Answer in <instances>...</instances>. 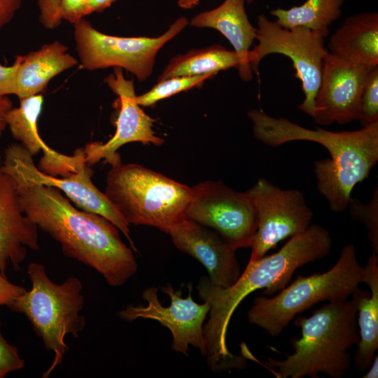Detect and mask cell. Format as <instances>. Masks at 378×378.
<instances>
[{"label":"cell","instance_id":"cell-1","mask_svg":"<svg viewBox=\"0 0 378 378\" xmlns=\"http://www.w3.org/2000/svg\"><path fill=\"white\" fill-rule=\"evenodd\" d=\"M2 169L15 182L24 214L58 242L66 256L95 270L113 287L136 274L132 248L122 241L120 230L110 220L75 207L59 190L28 178L5 156Z\"/></svg>","mask_w":378,"mask_h":378},{"label":"cell","instance_id":"cell-2","mask_svg":"<svg viewBox=\"0 0 378 378\" xmlns=\"http://www.w3.org/2000/svg\"><path fill=\"white\" fill-rule=\"evenodd\" d=\"M248 117L254 136L268 146L309 141L328 150L331 158L315 161L314 168L318 190L332 212L346 209L354 188L368 178L378 161V122L355 131L332 132L307 129L258 109L250 110Z\"/></svg>","mask_w":378,"mask_h":378},{"label":"cell","instance_id":"cell-3","mask_svg":"<svg viewBox=\"0 0 378 378\" xmlns=\"http://www.w3.org/2000/svg\"><path fill=\"white\" fill-rule=\"evenodd\" d=\"M332 244L330 232L314 224L290 237L276 253L248 262L239 278L230 287L216 286L208 276H202L197 285L198 295L209 306V318L203 327L206 347L214 352L225 351L230 321L246 297L262 288L266 295L281 290L298 267L328 255Z\"/></svg>","mask_w":378,"mask_h":378},{"label":"cell","instance_id":"cell-4","mask_svg":"<svg viewBox=\"0 0 378 378\" xmlns=\"http://www.w3.org/2000/svg\"><path fill=\"white\" fill-rule=\"evenodd\" d=\"M351 296L328 302L309 317L296 318L301 337L290 340L294 353L281 360L269 357L262 365L277 378H317L318 373L342 377L351 365L348 350L359 341L357 301Z\"/></svg>","mask_w":378,"mask_h":378},{"label":"cell","instance_id":"cell-5","mask_svg":"<svg viewBox=\"0 0 378 378\" xmlns=\"http://www.w3.org/2000/svg\"><path fill=\"white\" fill-rule=\"evenodd\" d=\"M27 274L31 289L17 297L8 307L23 314L46 349L54 353L52 364L42 375L48 378L69 350L65 337L71 334L78 337L85 327L86 318L80 314L85 302L83 284L76 276L55 284L48 276L44 265L38 262L30 263Z\"/></svg>","mask_w":378,"mask_h":378},{"label":"cell","instance_id":"cell-6","mask_svg":"<svg viewBox=\"0 0 378 378\" xmlns=\"http://www.w3.org/2000/svg\"><path fill=\"white\" fill-rule=\"evenodd\" d=\"M104 195L130 225L167 232L186 217L191 188L138 164L111 166Z\"/></svg>","mask_w":378,"mask_h":378},{"label":"cell","instance_id":"cell-7","mask_svg":"<svg viewBox=\"0 0 378 378\" xmlns=\"http://www.w3.org/2000/svg\"><path fill=\"white\" fill-rule=\"evenodd\" d=\"M363 277L364 268L356 258L354 245L346 244L337 261L327 272L298 275L274 297L255 298L247 314L248 320L271 337H276L297 314L316 304L347 300L359 288Z\"/></svg>","mask_w":378,"mask_h":378},{"label":"cell","instance_id":"cell-8","mask_svg":"<svg viewBox=\"0 0 378 378\" xmlns=\"http://www.w3.org/2000/svg\"><path fill=\"white\" fill-rule=\"evenodd\" d=\"M188 24V19L181 17L155 38L120 37L103 34L82 18L74 24L80 67L88 71L120 67L133 74L139 81H144L153 72L158 52Z\"/></svg>","mask_w":378,"mask_h":378},{"label":"cell","instance_id":"cell-9","mask_svg":"<svg viewBox=\"0 0 378 378\" xmlns=\"http://www.w3.org/2000/svg\"><path fill=\"white\" fill-rule=\"evenodd\" d=\"M257 24L255 39L258 44L248 53L252 71L258 73V65L267 55L277 53L288 57L304 93V99L298 108L313 117L323 59L328 52L324 46V37L319 32L304 27L284 28L263 14L258 16Z\"/></svg>","mask_w":378,"mask_h":378},{"label":"cell","instance_id":"cell-10","mask_svg":"<svg viewBox=\"0 0 378 378\" xmlns=\"http://www.w3.org/2000/svg\"><path fill=\"white\" fill-rule=\"evenodd\" d=\"M191 190L188 219L213 230L236 250L251 247L258 223L247 192H237L220 181L201 182Z\"/></svg>","mask_w":378,"mask_h":378},{"label":"cell","instance_id":"cell-11","mask_svg":"<svg viewBox=\"0 0 378 378\" xmlns=\"http://www.w3.org/2000/svg\"><path fill=\"white\" fill-rule=\"evenodd\" d=\"M246 192L253 202L258 223L248 262L262 258L279 241L310 225L314 214L300 190L282 189L260 178Z\"/></svg>","mask_w":378,"mask_h":378},{"label":"cell","instance_id":"cell-12","mask_svg":"<svg viewBox=\"0 0 378 378\" xmlns=\"http://www.w3.org/2000/svg\"><path fill=\"white\" fill-rule=\"evenodd\" d=\"M188 288V296L183 298L181 290H175L170 284L161 287L162 292L170 298L168 307L163 306L159 301L157 288H148L142 293V298L148 304H130L119 312V316L127 321L139 318L158 321L170 330L173 337L172 350L188 356V347L191 345L204 356L203 327L209 306L206 302L198 304L195 302L191 295L192 284H189Z\"/></svg>","mask_w":378,"mask_h":378},{"label":"cell","instance_id":"cell-13","mask_svg":"<svg viewBox=\"0 0 378 378\" xmlns=\"http://www.w3.org/2000/svg\"><path fill=\"white\" fill-rule=\"evenodd\" d=\"M373 67L328 52L323 59L321 81L314 102L312 118L315 122L320 125L333 122L345 125L358 120L362 91Z\"/></svg>","mask_w":378,"mask_h":378},{"label":"cell","instance_id":"cell-14","mask_svg":"<svg viewBox=\"0 0 378 378\" xmlns=\"http://www.w3.org/2000/svg\"><path fill=\"white\" fill-rule=\"evenodd\" d=\"M104 82L118 96L119 113L115 132L108 141L88 143L83 148L86 163L91 167L102 160L111 166L121 163L117 150L126 144L141 142L161 146L164 142L153 130L155 119L136 103L134 82L125 78L122 69L113 67V74L105 78Z\"/></svg>","mask_w":378,"mask_h":378},{"label":"cell","instance_id":"cell-15","mask_svg":"<svg viewBox=\"0 0 378 378\" xmlns=\"http://www.w3.org/2000/svg\"><path fill=\"white\" fill-rule=\"evenodd\" d=\"M4 156L12 160L28 178L59 190L79 209L99 214L110 220L127 239L131 248L136 251L130 236V225L104 193L94 185L91 179L94 171L86 162L76 172L59 178L40 171L34 164L33 156L19 143L8 145L4 150Z\"/></svg>","mask_w":378,"mask_h":378},{"label":"cell","instance_id":"cell-16","mask_svg":"<svg viewBox=\"0 0 378 378\" xmlns=\"http://www.w3.org/2000/svg\"><path fill=\"white\" fill-rule=\"evenodd\" d=\"M167 233L178 250L204 265L213 284L227 288L239 278L236 249L213 230L184 218Z\"/></svg>","mask_w":378,"mask_h":378},{"label":"cell","instance_id":"cell-17","mask_svg":"<svg viewBox=\"0 0 378 378\" xmlns=\"http://www.w3.org/2000/svg\"><path fill=\"white\" fill-rule=\"evenodd\" d=\"M43 104L42 94L20 99V106L13 107L6 115L7 127L13 139L33 157L43 151L37 167L40 171L52 176L65 177L76 172L85 162L84 149H76L72 155H64L43 141L37 125Z\"/></svg>","mask_w":378,"mask_h":378},{"label":"cell","instance_id":"cell-18","mask_svg":"<svg viewBox=\"0 0 378 378\" xmlns=\"http://www.w3.org/2000/svg\"><path fill=\"white\" fill-rule=\"evenodd\" d=\"M27 248L39 250L37 226L22 211L15 184L2 169L0 155V273L9 264L20 270Z\"/></svg>","mask_w":378,"mask_h":378},{"label":"cell","instance_id":"cell-19","mask_svg":"<svg viewBox=\"0 0 378 378\" xmlns=\"http://www.w3.org/2000/svg\"><path fill=\"white\" fill-rule=\"evenodd\" d=\"M68 50V46L55 41L25 55L15 56L18 66L14 94L20 99L43 94L52 78L78 64V60Z\"/></svg>","mask_w":378,"mask_h":378},{"label":"cell","instance_id":"cell-20","mask_svg":"<svg viewBox=\"0 0 378 378\" xmlns=\"http://www.w3.org/2000/svg\"><path fill=\"white\" fill-rule=\"evenodd\" d=\"M196 27H209L219 31L230 41L239 59V75L244 81L252 78L248 62L250 48L255 39V28L249 22L244 0H225L217 8L200 13L190 20Z\"/></svg>","mask_w":378,"mask_h":378},{"label":"cell","instance_id":"cell-21","mask_svg":"<svg viewBox=\"0 0 378 378\" xmlns=\"http://www.w3.org/2000/svg\"><path fill=\"white\" fill-rule=\"evenodd\" d=\"M330 53L347 61L378 66V14L365 12L351 15L332 35Z\"/></svg>","mask_w":378,"mask_h":378},{"label":"cell","instance_id":"cell-22","mask_svg":"<svg viewBox=\"0 0 378 378\" xmlns=\"http://www.w3.org/2000/svg\"><path fill=\"white\" fill-rule=\"evenodd\" d=\"M364 268L363 283L370 291L359 288L352 294L357 301V324L359 341L354 365L365 372L372 364L378 349V255L372 253Z\"/></svg>","mask_w":378,"mask_h":378},{"label":"cell","instance_id":"cell-23","mask_svg":"<svg viewBox=\"0 0 378 378\" xmlns=\"http://www.w3.org/2000/svg\"><path fill=\"white\" fill-rule=\"evenodd\" d=\"M239 59L234 51L220 45L195 49L171 59L158 82L172 77L216 74L230 68L238 69Z\"/></svg>","mask_w":378,"mask_h":378},{"label":"cell","instance_id":"cell-24","mask_svg":"<svg viewBox=\"0 0 378 378\" xmlns=\"http://www.w3.org/2000/svg\"><path fill=\"white\" fill-rule=\"evenodd\" d=\"M344 0H307L303 4L289 9L276 8L271 15L281 27L291 29L304 27L319 32L324 38L328 34V26L341 15Z\"/></svg>","mask_w":378,"mask_h":378},{"label":"cell","instance_id":"cell-25","mask_svg":"<svg viewBox=\"0 0 378 378\" xmlns=\"http://www.w3.org/2000/svg\"><path fill=\"white\" fill-rule=\"evenodd\" d=\"M214 76L215 74H204L190 76H176L158 81L147 92L136 95V102L139 106H150L160 100L195 87H200L206 79Z\"/></svg>","mask_w":378,"mask_h":378},{"label":"cell","instance_id":"cell-26","mask_svg":"<svg viewBox=\"0 0 378 378\" xmlns=\"http://www.w3.org/2000/svg\"><path fill=\"white\" fill-rule=\"evenodd\" d=\"M348 207L352 219L363 223L367 229L372 253L378 255V188H374L370 200L363 204L351 197Z\"/></svg>","mask_w":378,"mask_h":378},{"label":"cell","instance_id":"cell-27","mask_svg":"<svg viewBox=\"0 0 378 378\" xmlns=\"http://www.w3.org/2000/svg\"><path fill=\"white\" fill-rule=\"evenodd\" d=\"M358 120L362 127L378 122V66L369 71L362 91Z\"/></svg>","mask_w":378,"mask_h":378},{"label":"cell","instance_id":"cell-28","mask_svg":"<svg viewBox=\"0 0 378 378\" xmlns=\"http://www.w3.org/2000/svg\"><path fill=\"white\" fill-rule=\"evenodd\" d=\"M1 325V324H0ZM17 348L9 344L3 337L0 329V376L4 377L9 372L24 367Z\"/></svg>","mask_w":378,"mask_h":378},{"label":"cell","instance_id":"cell-29","mask_svg":"<svg viewBox=\"0 0 378 378\" xmlns=\"http://www.w3.org/2000/svg\"><path fill=\"white\" fill-rule=\"evenodd\" d=\"M59 14L62 20L74 24L91 14L89 0H59Z\"/></svg>","mask_w":378,"mask_h":378},{"label":"cell","instance_id":"cell-30","mask_svg":"<svg viewBox=\"0 0 378 378\" xmlns=\"http://www.w3.org/2000/svg\"><path fill=\"white\" fill-rule=\"evenodd\" d=\"M39 21L46 29H54L62 22L59 0H38Z\"/></svg>","mask_w":378,"mask_h":378},{"label":"cell","instance_id":"cell-31","mask_svg":"<svg viewBox=\"0 0 378 378\" xmlns=\"http://www.w3.org/2000/svg\"><path fill=\"white\" fill-rule=\"evenodd\" d=\"M18 66V59L16 57L11 66H4L0 63V97L15 94Z\"/></svg>","mask_w":378,"mask_h":378},{"label":"cell","instance_id":"cell-32","mask_svg":"<svg viewBox=\"0 0 378 378\" xmlns=\"http://www.w3.org/2000/svg\"><path fill=\"white\" fill-rule=\"evenodd\" d=\"M26 290L25 288L11 283L0 273V307L4 305L8 307Z\"/></svg>","mask_w":378,"mask_h":378},{"label":"cell","instance_id":"cell-33","mask_svg":"<svg viewBox=\"0 0 378 378\" xmlns=\"http://www.w3.org/2000/svg\"><path fill=\"white\" fill-rule=\"evenodd\" d=\"M23 0H0V32L14 18Z\"/></svg>","mask_w":378,"mask_h":378},{"label":"cell","instance_id":"cell-34","mask_svg":"<svg viewBox=\"0 0 378 378\" xmlns=\"http://www.w3.org/2000/svg\"><path fill=\"white\" fill-rule=\"evenodd\" d=\"M13 107V102L8 96L0 97V139L7 127L6 115Z\"/></svg>","mask_w":378,"mask_h":378},{"label":"cell","instance_id":"cell-35","mask_svg":"<svg viewBox=\"0 0 378 378\" xmlns=\"http://www.w3.org/2000/svg\"><path fill=\"white\" fill-rule=\"evenodd\" d=\"M116 0H89L91 13L94 12L102 13Z\"/></svg>","mask_w":378,"mask_h":378},{"label":"cell","instance_id":"cell-36","mask_svg":"<svg viewBox=\"0 0 378 378\" xmlns=\"http://www.w3.org/2000/svg\"><path fill=\"white\" fill-rule=\"evenodd\" d=\"M363 378H377L378 377V356L376 354L372 362V364L365 371Z\"/></svg>","mask_w":378,"mask_h":378},{"label":"cell","instance_id":"cell-37","mask_svg":"<svg viewBox=\"0 0 378 378\" xmlns=\"http://www.w3.org/2000/svg\"><path fill=\"white\" fill-rule=\"evenodd\" d=\"M199 3V0H178V5L183 8H191Z\"/></svg>","mask_w":378,"mask_h":378},{"label":"cell","instance_id":"cell-38","mask_svg":"<svg viewBox=\"0 0 378 378\" xmlns=\"http://www.w3.org/2000/svg\"><path fill=\"white\" fill-rule=\"evenodd\" d=\"M247 3L251 4L253 2V0H246Z\"/></svg>","mask_w":378,"mask_h":378},{"label":"cell","instance_id":"cell-39","mask_svg":"<svg viewBox=\"0 0 378 378\" xmlns=\"http://www.w3.org/2000/svg\"><path fill=\"white\" fill-rule=\"evenodd\" d=\"M0 378H1V376H0Z\"/></svg>","mask_w":378,"mask_h":378}]
</instances>
